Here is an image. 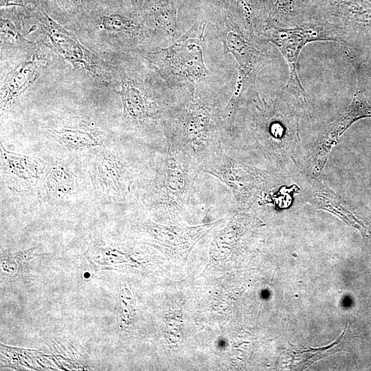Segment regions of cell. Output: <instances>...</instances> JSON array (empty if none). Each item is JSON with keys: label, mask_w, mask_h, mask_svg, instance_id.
Masks as SVG:
<instances>
[{"label": "cell", "mask_w": 371, "mask_h": 371, "mask_svg": "<svg viewBox=\"0 0 371 371\" xmlns=\"http://www.w3.org/2000/svg\"><path fill=\"white\" fill-rule=\"evenodd\" d=\"M366 117H371V106L357 86L350 104L319 135L313 159V175L318 174L324 168L341 135L353 123Z\"/></svg>", "instance_id": "9c48e42d"}, {"label": "cell", "mask_w": 371, "mask_h": 371, "mask_svg": "<svg viewBox=\"0 0 371 371\" xmlns=\"http://www.w3.org/2000/svg\"><path fill=\"white\" fill-rule=\"evenodd\" d=\"M201 172L200 166L187 153L166 140L153 176L144 186L143 203L158 216L169 221L179 219L192 203Z\"/></svg>", "instance_id": "7a4b0ae2"}, {"label": "cell", "mask_w": 371, "mask_h": 371, "mask_svg": "<svg viewBox=\"0 0 371 371\" xmlns=\"http://www.w3.org/2000/svg\"><path fill=\"white\" fill-rule=\"evenodd\" d=\"M3 170L5 181L13 189L23 190L36 182L40 165L36 159L7 151L1 145Z\"/></svg>", "instance_id": "5bb4252c"}, {"label": "cell", "mask_w": 371, "mask_h": 371, "mask_svg": "<svg viewBox=\"0 0 371 371\" xmlns=\"http://www.w3.org/2000/svg\"><path fill=\"white\" fill-rule=\"evenodd\" d=\"M120 76L125 126L137 131L155 130L166 139V123L179 93L170 89L163 78L150 81L135 69H122Z\"/></svg>", "instance_id": "3957f363"}, {"label": "cell", "mask_w": 371, "mask_h": 371, "mask_svg": "<svg viewBox=\"0 0 371 371\" xmlns=\"http://www.w3.org/2000/svg\"><path fill=\"white\" fill-rule=\"evenodd\" d=\"M49 132L63 146L71 149H81L100 144L98 137L85 129L69 128L52 129Z\"/></svg>", "instance_id": "2e32d148"}, {"label": "cell", "mask_w": 371, "mask_h": 371, "mask_svg": "<svg viewBox=\"0 0 371 371\" xmlns=\"http://www.w3.org/2000/svg\"><path fill=\"white\" fill-rule=\"evenodd\" d=\"M262 34L277 46L286 60L289 68V79L286 88L301 102H306V93L296 70L297 61L302 49L310 42L337 41L338 39L331 32L314 26L290 29L271 26L262 30Z\"/></svg>", "instance_id": "52a82bcc"}, {"label": "cell", "mask_w": 371, "mask_h": 371, "mask_svg": "<svg viewBox=\"0 0 371 371\" xmlns=\"http://www.w3.org/2000/svg\"><path fill=\"white\" fill-rule=\"evenodd\" d=\"M45 184L47 191L50 194H69L75 189V179L69 170L62 166H56L48 171Z\"/></svg>", "instance_id": "e0dca14e"}, {"label": "cell", "mask_w": 371, "mask_h": 371, "mask_svg": "<svg viewBox=\"0 0 371 371\" xmlns=\"http://www.w3.org/2000/svg\"><path fill=\"white\" fill-rule=\"evenodd\" d=\"M47 45L75 67L91 77L100 78L103 70L96 57L78 38L50 17L43 7L32 11Z\"/></svg>", "instance_id": "ba28073f"}, {"label": "cell", "mask_w": 371, "mask_h": 371, "mask_svg": "<svg viewBox=\"0 0 371 371\" xmlns=\"http://www.w3.org/2000/svg\"><path fill=\"white\" fill-rule=\"evenodd\" d=\"M101 8H114L119 3L120 0H95Z\"/></svg>", "instance_id": "44dd1931"}, {"label": "cell", "mask_w": 371, "mask_h": 371, "mask_svg": "<svg viewBox=\"0 0 371 371\" xmlns=\"http://www.w3.org/2000/svg\"><path fill=\"white\" fill-rule=\"evenodd\" d=\"M90 175L96 190L103 194L124 200L131 192V170L119 157L105 148L95 159Z\"/></svg>", "instance_id": "30bf717a"}, {"label": "cell", "mask_w": 371, "mask_h": 371, "mask_svg": "<svg viewBox=\"0 0 371 371\" xmlns=\"http://www.w3.org/2000/svg\"><path fill=\"white\" fill-rule=\"evenodd\" d=\"M201 169L228 187L241 211L249 209L277 183L273 173L247 164L222 150L207 158Z\"/></svg>", "instance_id": "5b68a950"}, {"label": "cell", "mask_w": 371, "mask_h": 371, "mask_svg": "<svg viewBox=\"0 0 371 371\" xmlns=\"http://www.w3.org/2000/svg\"><path fill=\"white\" fill-rule=\"evenodd\" d=\"M216 225L217 222H215L194 227H181L163 226L148 221L144 223L143 228L154 243L168 249L181 251L188 249Z\"/></svg>", "instance_id": "4fadbf2b"}, {"label": "cell", "mask_w": 371, "mask_h": 371, "mask_svg": "<svg viewBox=\"0 0 371 371\" xmlns=\"http://www.w3.org/2000/svg\"><path fill=\"white\" fill-rule=\"evenodd\" d=\"M305 199L313 206L330 212L361 230L359 223L345 206L341 199L321 179L314 181Z\"/></svg>", "instance_id": "9a60e30c"}, {"label": "cell", "mask_w": 371, "mask_h": 371, "mask_svg": "<svg viewBox=\"0 0 371 371\" xmlns=\"http://www.w3.org/2000/svg\"><path fill=\"white\" fill-rule=\"evenodd\" d=\"M223 52L230 54L235 60L238 71L236 87L223 109L227 123L233 122L240 99L246 88L252 83L265 55L254 43L249 30H243L235 22L227 19L221 30Z\"/></svg>", "instance_id": "8992f818"}, {"label": "cell", "mask_w": 371, "mask_h": 371, "mask_svg": "<svg viewBox=\"0 0 371 371\" xmlns=\"http://www.w3.org/2000/svg\"><path fill=\"white\" fill-rule=\"evenodd\" d=\"M61 9L71 14H92L100 7L95 0H55Z\"/></svg>", "instance_id": "ac0fdd59"}, {"label": "cell", "mask_w": 371, "mask_h": 371, "mask_svg": "<svg viewBox=\"0 0 371 371\" xmlns=\"http://www.w3.org/2000/svg\"><path fill=\"white\" fill-rule=\"evenodd\" d=\"M48 0H1V8H20L25 10H34L42 7Z\"/></svg>", "instance_id": "ffe728a7"}, {"label": "cell", "mask_w": 371, "mask_h": 371, "mask_svg": "<svg viewBox=\"0 0 371 371\" xmlns=\"http://www.w3.org/2000/svg\"><path fill=\"white\" fill-rule=\"evenodd\" d=\"M225 105L203 85L181 91L166 123V139L180 147L201 167L222 150Z\"/></svg>", "instance_id": "6da1fadb"}, {"label": "cell", "mask_w": 371, "mask_h": 371, "mask_svg": "<svg viewBox=\"0 0 371 371\" xmlns=\"http://www.w3.org/2000/svg\"><path fill=\"white\" fill-rule=\"evenodd\" d=\"M47 56L34 53L3 78L1 87V109H8L39 77L49 65Z\"/></svg>", "instance_id": "7c38bea8"}, {"label": "cell", "mask_w": 371, "mask_h": 371, "mask_svg": "<svg viewBox=\"0 0 371 371\" xmlns=\"http://www.w3.org/2000/svg\"><path fill=\"white\" fill-rule=\"evenodd\" d=\"M93 14L100 30L117 36L128 45H139L161 35L149 24L118 12L115 8H100Z\"/></svg>", "instance_id": "8fae6325"}, {"label": "cell", "mask_w": 371, "mask_h": 371, "mask_svg": "<svg viewBox=\"0 0 371 371\" xmlns=\"http://www.w3.org/2000/svg\"><path fill=\"white\" fill-rule=\"evenodd\" d=\"M206 23L196 21L168 47L148 52L145 59L177 92L203 85L210 76L203 56Z\"/></svg>", "instance_id": "277c9868"}, {"label": "cell", "mask_w": 371, "mask_h": 371, "mask_svg": "<svg viewBox=\"0 0 371 371\" xmlns=\"http://www.w3.org/2000/svg\"><path fill=\"white\" fill-rule=\"evenodd\" d=\"M1 37L14 43H24L26 41L19 32L14 22L8 17L1 15Z\"/></svg>", "instance_id": "d6986e66"}]
</instances>
